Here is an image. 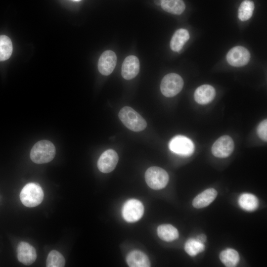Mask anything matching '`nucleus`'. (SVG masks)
I'll return each mask as SVG.
<instances>
[{
  "label": "nucleus",
  "instance_id": "f257e3e1",
  "mask_svg": "<svg viewBox=\"0 0 267 267\" xmlns=\"http://www.w3.org/2000/svg\"><path fill=\"white\" fill-rule=\"evenodd\" d=\"M55 152V147L52 142L43 140L37 142L33 146L30 152V158L35 163H46L53 159Z\"/></svg>",
  "mask_w": 267,
  "mask_h": 267
},
{
  "label": "nucleus",
  "instance_id": "f03ea898",
  "mask_svg": "<svg viewBox=\"0 0 267 267\" xmlns=\"http://www.w3.org/2000/svg\"><path fill=\"white\" fill-rule=\"evenodd\" d=\"M118 116L123 124L131 131L140 132L146 127L147 123L144 118L130 107L122 108Z\"/></svg>",
  "mask_w": 267,
  "mask_h": 267
},
{
  "label": "nucleus",
  "instance_id": "7ed1b4c3",
  "mask_svg": "<svg viewBox=\"0 0 267 267\" xmlns=\"http://www.w3.org/2000/svg\"><path fill=\"white\" fill-rule=\"evenodd\" d=\"M20 198L22 204L28 207L39 205L44 198V192L41 187L35 183L25 185L21 191Z\"/></svg>",
  "mask_w": 267,
  "mask_h": 267
},
{
  "label": "nucleus",
  "instance_id": "20e7f679",
  "mask_svg": "<svg viewBox=\"0 0 267 267\" xmlns=\"http://www.w3.org/2000/svg\"><path fill=\"white\" fill-rule=\"evenodd\" d=\"M147 185L152 189L159 190L166 187L169 181V175L163 169L158 167H151L145 174Z\"/></svg>",
  "mask_w": 267,
  "mask_h": 267
},
{
  "label": "nucleus",
  "instance_id": "39448f33",
  "mask_svg": "<svg viewBox=\"0 0 267 267\" xmlns=\"http://www.w3.org/2000/svg\"><path fill=\"white\" fill-rule=\"evenodd\" d=\"M183 81L182 78L176 73H170L164 77L160 85L162 94L168 97H173L182 89Z\"/></svg>",
  "mask_w": 267,
  "mask_h": 267
},
{
  "label": "nucleus",
  "instance_id": "423d86ee",
  "mask_svg": "<svg viewBox=\"0 0 267 267\" xmlns=\"http://www.w3.org/2000/svg\"><path fill=\"white\" fill-rule=\"evenodd\" d=\"M169 146L173 152L183 156H189L194 151V145L191 140L181 135H177L172 138Z\"/></svg>",
  "mask_w": 267,
  "mask_h": 267
},
{
  "label": "nucleus",
  "instance_id": "0eeeda50",
  "mask_svg": "<svg viewBox=\"0 0 267 267\" xmlns=\"http://www.w3.org/2000/svg\"><path fill=\"white\" fill-rule=\"evenodd\" d=\"M144 213V207L142 203L135 199L127 201L124 204L122 214L123 218L128 222H134L138 221Z\"/></svg>",
  "mask_w": 267,
  "mask_h": 267
},
{
  "label": "nucleus",
  "instance_id": "6e6552de",
  "mask_svg": "<svg viewBox=\"0 0 267 267\" xmlns=\"http://www.w3.org/2000/svg\"><path fill=\"white\" fill-rule=\"evenodd\" d=\"M234 142L228 135H223L219 138L212 147V152L214 156L218 158H226L232 153L234 149Z\"/></svg>",
  "mask_w": 267,
  "mask_h": 267
},
{
  "label": "nucleus",
  "instance_id": "1a4fd4ad",
  "mask_svg": "<svg viewBox=\"0 0 267 267\" xmlns=\"http://www.w3.org/2000/svg\"><path fill=\"white\" fill-rule=\"evenodd\" d=\"M250 58V54L249 51L241 46H236L232 48L226 55L228 63L234 67H241L246 65Z\"/></svg>",
  "mask_w": 267,
  "mask_h": 267
},
{
  "label": "nucleus",
  "instance_id": "9d476101",
  "mask_svg": "<svg viewBox=\"0 0 267 267\" xmlns=\"http://www.w3.org/2000/svg\"><path fill=\"white\" fill-rule=\"evenodd\" d=\"M118 162L117 152L113 149H108L100 155L97 162V167L100 172L108 173L115 169Z\"/></svg>",
  "mask_w": 267,
  "mask_h": 267
},
{
  "label": "nucleus",
  "instance_id": "9b49d317",
  "mask_svg": "<svg viewBox=\"0 0 267 267\" xmlns=\"http://www.w3.org/2000/svg\"><path fill=\"white\" fill-rule=\"evenodd\" d=\"M117 63V56L114 52L107 50L100 56L98 62V69L103 75L108 76L114 70Z\"/></svg>",
  "mask_w": 267,
  "mask_h": 267
},
{
  "label": "nucleus",
  "instance_id": "f8f14e48",
  "mask_svg": "<svg viewBox=\"0 0 267 267\" xmlns=\"http://www.w3.org/2000/svg\"><path fill=\"white\" fill-rule=\"evenodd\" d=\"M139 71V62L138 58L134 55L127 56L124 59L122 66L121 74L126 80L134 78Z\"/></svg>",
  "mask_w": 267,
  "mask_h": 267
},
{
  "label": "nucleus",
  "instance_id": "ddd939ff",
  "mask_svg": "<svg viewBox=\"0 0 267 267\" xmlns=\"http://www.w3.org/2000/svg\"><path fill=\"white\" fill-rule=\"evenodd\" d=\"M17 252L18 260L25 265L33 264L37 258L35 249L25 242H21L19 243Z\"/></svg>",
  "mask_w": 267,
  "mask_h": 267
},
{
  "label": "nucleus",
  "instance_id": "4468645a",
  "mask_svg": "<svg viewBox=\"0 0 267 267\" xmlns=\"http://www.w3.org/2000/svg\"><path fill=\"white\" fill-rule=\"evenodd\" d=\"M215 89L209 85H203L199 87L194 92V99L200 104H206L211 102L215 98Z\"/></svg>",
  "mask_w": 267,
  "mask_h": 267
},
{
  "label": "nucleus",
  "instance_id": "2eb2a0df",
  "mask_svg": "<svg viewBox=\"0 0 267 267\" xmlns=\"http://www.w3.org/2000/svg\"><path fill=\"white\" fill-rule=\"evenodd\" d=\"M217 194V191L214 188L207 189L194 198L192 205L197 209L207 207L215 200Z\"/></svg>",
  "mask_w": 267,
  "mask_h": 267
},
{
  "label": "nucleus",
  "instance_id": "dca6fc26",
  "mask_svg": "<svg viewBox=\"0 0 267 267\" xmlns=\"http://www.w3.org/2000/svg\"><path fill=\"white\" fill-rule=\"evenodd\" d=\"M126 261L130 267H149L150 263L148 257L142 252L134 250L127 256Z\"/></svg>",
  "mask_w": 267,
  "mask_h": 267
},
{
  "label": "nucleus",
  "instance_id": "f3484780",
  "mask_svg": "<svg viewBox=\"0 0 267 267\" xmlns=\"http://www.w3.org/2000/svg\"><path fill=\"white\" fill-rule=\"evenodd\" d=\"M189 33L186 29L177 30L173 35L170 42V47L174 51H179L184 44L189 40Z\"/></svg>",
  "mask_w": 267,
  "mask_h": 267
},
{
  "label": "nucleus",
  "instance_id": "a211bd4d",
  "mask_svg": "<svg viewBox=\"0 0 267 267\" xmlns=\"http://www.w3.org/2000/svg\"><path fill=\"white\" fill-rule=\"evenodd\" d=\"M157 234L160 239L167 242L177 239L179 235L178 229L169 224L159 225L157 228Z\"/></svg>",
  "mask_w": 267,
  "mask_h": 267
},
{
  "label": "nucleus",
  "instance_id": "6ab92c4d",
  "mask_svg": "<svg viewBox=\"0 0 267 267\" xmlns=\"http://www.w3.org/2000/svg\"><path fill=\"white\" fill-rule=\"evenodd\" d=\"M161 6L165 11L176 15L181 14L185 8L182 0H161Z\"/></svg>",
  "mask_w": 267,
  "mask_h": 267
},
{
  "label": "nucleus",
  "instance_id": "aec40b11",
  "mask_svg": "<svg viewBox=\"0 0 267 267\" xmlns=\"http://www.w3.org/2000/svg\"><path fill=\"white\" fill-rule=\"evenodd\" d=\"M221 262L227 267L236 266L239 261L238 253L233 249H226L223 250L220 254Z\"/></svg>",
  "mask_w": 267,
  "mask_h": 267
},
{
  "label": "nucleus",
  "instance_id": "412c9836",
  "mask_svg": "<svg viewBox=\"0 0 267 267\" xmlns=\"http://www.w3.org/2000/svg\"><path fill=\"white\" fill-rule=\"evenodd\" d=\"M238 204L243 210L253 211L258 208L259 202L254 195L251 193H243L239 197Z\"/></svg>",
  "mask_w": 267,
  "mask_h": 267
},
{
  "label": "nucleus",
  "instance_id": "4be33fe9",
  "mask_svg": "<svg viewBox=\"0 0 267 267\" xmlns=\"http://www.w3.org/2000/svg\"><path fill=\"white\" fill-rule=\"evenodd\" d=\"M12 44L9 38L5 35L0 36V61L8 59L12 52Z\"/></svg>",
  "mask_w": 267,
  "mask_h": 267
},
{
  "label": "nucleus",
  "instance_id": "5701e85b",
  "mask_svg": "<svg viewBox=\"0 0 267 267\" xmlns=\"http://www.w3.org/2000/svg\"><path fill=\"white\" fill-rule=\"evenodd\" d=\"M254 9V2L250 0H245L242 2L238 9L239 19L245 21L249 20L252 16Z\"/></svg>",
  "mask_w": 267,
  "mask_h": 267
},
{
  "label": "nucleus",
  "instance_id": "b1692460",
  "mask_svg": "<svg viewBox=\"0 0 267 267\" xmlns=\"http://www.w3.org/2000/svg\"><path fill=\"white\" fill-rule=\"evenodd\" d=\"M205 249L204 243L196 239H188L185 243L184 250L190 256L194 257L203 252Z\"/></svg>",
  "mask_w": 267,
  "mask_h": 267
},
{
  "label": "nucleus",
  "instance_id": "393cba45",
  "mask_svg": "<svg viewBox=\"0 0 267 267\" xmlns=\"http://www.w3.org/2000/svg\"><path fill=\"white\" fill-rule=\"evenodd\" d=\"M65 261L63 255L56 250H52L47 256L46 262L47 267H64Z\"/></svg>",
  "mask_w": 267,
  "mask_h": 267
},
{
  "label": "nucleus",
  "instance_id": "a878e982",
  "mask_svg": "<svg viewBox=\"0 0 267 267\" xmlns=\"http://www.w3.org/2000/svg\"><path fill=\"white\" fill-rule=\"evenodd\" d=\"M257 134L259 137L264 141L267 140V120L262 121L257 127Z\"/></svg>",
  "mask_w": 267,
  "mask_h": 267
},
{
  "label": "nucleus",
  "instance_id": "bb28decb",
  "mask_svg": "<svg viewBox=\"0 0 267 267\" xmlns=\"http://www.w3.org/2000/svg\"><path fill=\"white\" fill-rule=\"evenodd\" d=\"M196 239L199 242L204 243L206 241V236L204 234H201L197 236Z\"/></svg>",
  "mask_w": 267,
  "mask_h": 267
},
{
  "label": "nucleus",
  "instance_id": "cd10ccee",
  "mask_svg": "<svg viewBox=\"0 0 267 267\" xmlns=\"http://www.w3.org/2000/svg\"><path fill=\"white\" fill-rule=\"evenodd\" d=\"M154 3L158 5H161V0H154Z\"/></svg>",
  "mask_w": 267,
  "mask_h": 267
},
{
  "label": "nucleus",
  "instance_id": "c85d7f7f",
  "mask_svg": "<svg viewBox=\"0 0 267 267\" xmlns=\"http://www.w3.org/2000/svg\"><path fill=\"white\" fill-rule=\"evenodd\" d=\"M75 0V1H79V0Z\"/></svg>",
  "mask_w": 267,
  "mask_h": 267
}]
</instances>
